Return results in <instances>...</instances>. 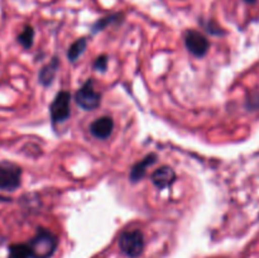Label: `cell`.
<instances>
[{
  "label": "cell",
  "mask_w": 259,
  "mask_h": 258,
  "mask_svg": "<svg viewBox=\"0 0 259 258\" xmlns=\"http://www.w3.org/2000/svg\"><path fill=\"white\" fill-rule=\"evenodd\" d=\"M57 237L47 229H39L29 240L32 258H50L57 248Z\"/></svg>",
  "instance_id": "1"
},
{
  "label": "cell",
  "mask_w": 259,
  "mask_h": 258,
  "mask_svg": "<svg viewBox=\"0 0 259 258\" xmlns=\"http://www.w3.org/2000/svg\"><path fill=\"white\" fill-rule=\"evenodd\" d=\"M22 168L10 161L0 162V190L14 191L19 187Z\"/></svg>",
  "instance_id": "2"
},
{
  "label": "cell",
  "mask_w": 259,
  "mask_h": 258,
  "mask_svg": "<svg viewBox=\"0 0 259 258\" xmlns=\"http://www.w3.org/2000/svg\"><path fill=\"white\" fill-rule=\"evenodd\" d=\"M119 247L132 258H136L142 254L144 248V238L141 230H129L121 234L119 239Z\"/></svg>",
  "instance_id": "3"
},
{
  "label": "cell",
  "mask_w": 259,
  "mask_h": 258,
  "mask_svg": "<svg viewBox=\"0 0 259 258\" xmlns=\"http://www.w3.org/2000/svg\"><path fill=\"white\" fill-rule=\"evenodd\" d=\"M75 100L85 110H94L100 105L101 95L95 90L93 81L89 80L78 89L75 95Z\"/></svg>",
  "instance_id": "4"
},
{
  "label": "cell",
  "mask_w": 259,
  "mask_h": 258,
  "mask_svg": "<svg viewBox=\"0 0 259 258\" xmlns=\"http://www.w3.org/2000/svg\"><path fill=\"white\" fill-rule=\"evenodd\" d=\"M70 116V94L61 91L51 104V118L55 123L67 120Z\"/></svg>",
  "instance_id": "5"
},
{
  "label": "cell",
  "mask_w": 259,
  "mask_h": 258,
  "mask_svg": "<svg viewBox=\"0 0 259 258\" xmlns=\"http://www.w3.org/2000/svg\"><path fill=\"white\" fill-rule=\"evenodd\" d=\"M185 42H186V47L189 48L190 52L194 56H197V57H202V56L206 55L210 47L207 38L200 32H197V30L187 32Z\"/></svg>",
  "instance_id": "6"
},
{
  "label": "cell",
  "mask_w": 259,
  "mask_h": 258,
  "mask_svg": "<svg viewBox=\"0 0 259 258\" xmlns=\"http://www.w3.org/2000/svg\"><path fill=\"white\" fill-rule=\"evenodd\" d=\"M114 128V121L113 119L109 118V116H103V118L96 119L95 121H93L90 125V132L94 137L99 139H106L108 137H110L111 132Z\"/></svg>",
  "instance_id": "7"
},
{
  "label": "cell",
  "mask_w": 259,
  "mask_h": 258,
  "mask_svg": "<svg viewBox=\"0 0 259 258\" xmlns=\"http://www.w3.org/2000/svg\"><path fill=\"white\" fill-rule=\"evenodd\" d=\"M175 179H176V174H175L174 169L168 166H163L161 168H158L157 171L153 172L152 175V180H153V184L156 185L159 189H164V187H168L174 184Z\"/></svg>",
  "instance_id": "8"
},
{
  "label": "cell",
  "mask_w": 259,
  "mask_h": 258,
  "mask_svg": "<svg viewBox=\"0 0 259 258\" xmlns=\"http://www.w3.org/2000/svg\"><path fill=\"white\" fill-rule=\"evenodd\" d=\"M156 158H157V157L154 156V154H149V156H147L146 158L143 159V161H141L139 163H137L136 166L132 168V172H131V180H132V181H133V182L139 181V180H141L142 177L146 175L147 167L151 166V164H153L154 162H156Z\"/></svg>",
  "instance_id": "9"
},
{
  "label": "cell",
  "mask_w": 259,
  "mask_h": 258,
  "mask_svg": "<svg viewBox=\"0 0 259 258\" xmlns=\"http://www.w3.org/2000/svg\"><path fill=\"white\" fill-rule=\"evenodd\" d=\"M8 258H32L30 248L28 244H12L9 247V255Z\"/></svg>",
  "instance_id": "10"
},
{
  "label": "cell",
  "mask_w": 259,
  "mask_h": 258,
  "mask_svg": "<svg viewBox=\"0 0 259 258\" xmlns=\"http://www.w3.org/2000/svg\"><path fill=\"white\" fill-rule=\"evenodd\" d=\"M86 43H88V40H86L85 38H81V39L76 40V42L71 46L70 50H68V53H67L68 58H70L71 61L77 60V58L80 57L81 53L85 51Z\"/></svg>",
  "instance_id": "11"
},
{
  "label": "cell",
  "mask_w": 259,
  "mask_h": 258,
  "mask_svg": "<svg viewBox=\"0 0 259 258\" xmlns=\"http://www.w3.org/2000/svg\"><path fill=\"white\" fill-rule=\"evenodd\" d=\"M33 38H34V30H33L32 27L27 25L22 30V33L18 35V42L24 48H30L33 45Z\"/></svg>",
  "instance_id": "12"
},
{
  "label": "cell",
  "mask_w": 259,
  "mask_h": 258,
  "mask_svg": "<svg viewBox=\"0 0 259 258\" xmlns=\"http://www.w3.org/2000/svg\"><path fill=\"white\" fill-rule=\"evenodd\" d=\"M55 71H56V61H53V65L46 66V67L40 71L39 80L42 81L45 85H48V83L52 81L53 75H55Z\"/></svg>",
  "instance_id": "13"
},
{
  "label": "cell",
  "mask_w": 259,
  "mask_h": 258,
  "mask_svg": "<svg viewBox=\"0 0 259 258\" xmlns=\"http://www.w3.org/2000/svg\"><path fill=\"white\" fill-rule=\"evenodd\" d=\"M106 63H108V60H106L105 56H103V57H100L98 61H96L95 68H96V70L104 71L106 68Z\"/></svg>",
  "instance_id": "14"
},
{
  "label": "cell",
  "mask_w": 259,
  "mask_h": 258,
  "mask_svg": "<svg viewBox=\"0 0 259 258\" xmlns=\"http://www.w3.org/2000/svg\"><path fill=\"white\" fill-rule=\"evenodd\" d=\"M245 2H248V3H254L255 0H245Z\"/></svg>",
  "instance_id": "15"
}]
</instances>
